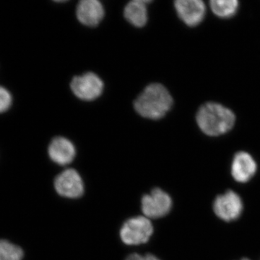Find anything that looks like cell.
<instances>
[{"label":"cell","instance_id":"obj_1","mask_svg":"<svg viewBox=\"0 0 260 260\" xmlns=\"http://www.w3.org/2000/svg\"><path fill=\"white\" fill-rule=\"evenodd\" d=\"M197 124L204 134L218 137L226 134L234 127L236 116L229 108L215 102H208L200 108Z\"/></svg>","mask_w":260,"mask_h":260},{"label":"cell","instance_id":"obj_2","mask_svg":"<svg viewBox=\"0 0 260 260\" xmlns=\"http://www.w3.org/2000/svg\"><path fill=\"white\" fill-rule=\"evenodd\" d=\"M174 101L169 90L160 83L148 85L135 101V111L146 119H161L172 109Z\"/></svg>","mask_w":260,"mask_h":260},{"label":"cell","instance_id":"obj_3","mask_svg":"<svg viewBox=\"0 0 260 260\" xmlns=\"http://www.w3.org/2000/svg\"><path fill=\"white\" fill-rule=\"evenodd\" d=\"M153 233L149 218L138 216L126 220L120 231L121 241L126 245H140L148 242Z\"/></svg>","mask_w":260,"mask_h":260},{"label":"cell","instance_id":"obj_4","mask_svg":"<svg viewBox=\"0 0 260 260\" xmlns=\"http://www.w3.org/2000/svg\"><path fill=\"white\" fill-rule=\"evenodd\" d=\"M172 198L159 188L145 194L141 200L142 211L148 218H160L165 216L172 208Z\"/></svg>","mask_w":260,"mask_h":260},{"label":"cell","instance_id":"obj_5","mask_svg":"<svg viewBox=\"0 0 260 260\" xmlns=\"http://www.w3.org/2000/svg\"><path fill=\"white\" fill-rule=\"evenodd\" d=\"M70 87L75 96L85 102H91L102 95L104 85L97 75L88 73L75 77L72 80Z\"/></svg>","mask_w":260,"mask_h":260},{"label":"cell","instance_id":"obj_6","mask_svg":"<svg viewBox=\"0 0 260 260\" xmlns=\"http://www.w3.org/2000/svg\"><path fill=\"white\" fill-rule=\"evenodd\" d=\"M244 205L242 198L232 190L219 195L213 203L215 215L224 221H233L242 215Z\"/></svg>","mask_w":260,"mask_h":260},{"label":"cell","instance_id":"obj_7","mask_svg":"<svg viewBox=\"0 0 260 260\" xmlns=\"http://www.w3.org/2000/svg\"><path fill=\"white\" fill-rule=\"evenodd\" d=\"M56 192L64 198L76 199L84 193L83 179L79 173L73 169H68L60 173L54 181Z\"/></svg>","mask_w":260,"mask_h":260},{"label":"cell","instance_id":"obj_8","mask_svg":"<svg viewBox=\"0 0 260 260\" xmlns=\"http://www.w3.org/2000/svg\"><path fill=\"white\" fill-rule=\"evenodd\" d=\"M174 8L181 21L189 27L201 23L206 14V7L201 0H177Z\"/></svg>","mask_w":260,"mask_h":260},{"label":"cell","instance_id":"obj_9","mask_svg":"<svg viewBox=\"0 0 260 260\" xmlns=\"http://www.w3.org/2000/svg\"><path fill=\"white\" fill-rule=\"evenodd\" d=\"M257 165L250 154L244 151L238 152L232 164V175L238 182L246 183L255 175Z\"/></svg>","mask_w":260,"mask_h":260},{"label":"cell","instance_id":"obj_10","mask_svg":"<svg viewBox=\"0 0 260 260\" xmlns=\"http://www.w3.org/2000/svg\"><path fill=\"white\" fill-rule=\"evenodd\" d=\"M48 153L53 162L58 165L66 166L74 160L76 150L70 140L63 137H57L51 140Z\"/></svg>","mask_w":260,"mask_h":260},{"label":"cell","instance_id":"obj_11","mask_svg":"<svg viewBox=\"0 0 260 260\" xmlns=\"http://www.w3.org/2000/svg\"><path fill=\"white\" fill-rule=\"evenodd\" d=\"M104 6L98 0H82L77 6V18L86 26H96L104 18Z\"/></svg>","mask_w":260,"mask_h":260},{"label":"cell","instance_id":"obj_12","mask_svg":"<svg viewBox=\"0 0 260 260\" xmlns=\"http://www.w3.org/2000/svg\"><path fill=\"white\" fill-rule=\"evenodd\" d=\"M147 0H134L126 5L124 10V18L132 25L138 28L144 26L148 21Z\"/></svg>","mask_w":260,"mask_h":260},{"label":"cell","instance_id":"obj_13","mask_svg":"<svg viewBox=\"0 0 260 260\" xmlns=\"http://www.w3.org/2000/svg\"><path fill=\"white\" fill-rule=\"evenodd\" d=\"M214 14L220 18H231L237 14L239 3L237 0H213L210 3Z\"/></svg>","mask_w":260,"mask_h":260},{"label":"cell","instance_id":"obj_14","mask_svg":"<svg viewBox=\"0 0 260 260\" xmlns=\"http://www.w3.org/2000/svg\"><path fill=\"white\" fill-rule=\"evenodd\" d=\"M21 248L7 240H0V260H23Z\"/></svg>","mask_w":260,"mask_h":260},{"label":"cell","instance_id":"obj_15","mask_svg":"<svg viewBox=\"0 0 260 260\" xmlns=\"http://www.w3.org/2000/svg\"><path fill=\"white\" fill-rule=\"evenodd\" d=\"M13 104V96L8 89L0 86V114L9 110Z\"/></svg>","mask_w":260,"mask_h":260},{"label":"cell","instance_id":"obj_16","mask_svg":"<svg viewBox=\"0 0 260 260\" xmlns=\"http://www.w3.org/2000/svg\"><path fill=\"white\" fill-rule=\"evenodd\" d=\"M126 260H143V256L139 254H132L127 256Z\"/></svg>","mask_w":260,"mask_h":260},{"label":"cell","instance_id":"obj_17","mask_svg":"<svg viewBox=\"0 0 260 260\" xmlns=\"http://www.w3.org/2000/svg\"><path fill=\"white\" fill-rule=\"evenodd\" d=\"M143 260H160L156 256L153 254H148L145 256H143Z\"/></svg>","mask_w":260,"mask_h":260},{"label":"cell","instance_id":"obj_18","mask_svg":"<svg viewBox=\"0 0 260 260\" xmlns=\"http://www.w3.org/2000/svg\"><path fill=\"white\" fill-rule=\"evenodd\" d=\"M242 260H250V259H243Z\"/></svg>","mask_w":260,"mask_h":260}]
</instances>
